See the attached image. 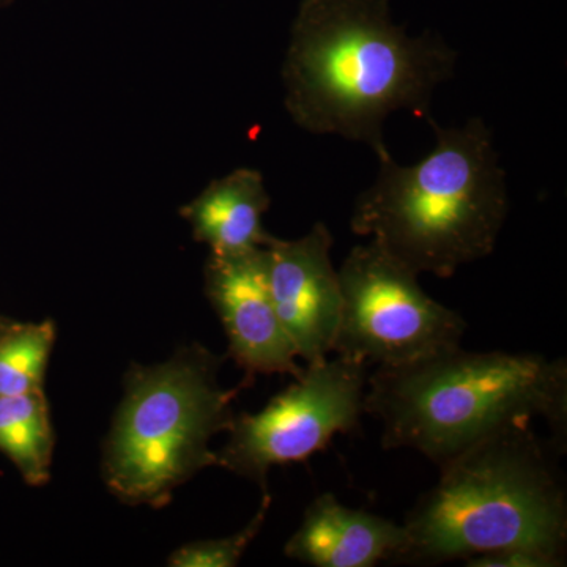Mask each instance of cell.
<instances>
[{"mask_svg":"<svg viewBox=\"0 0 567 567\" xmlns=\"http://www.w3.org/2000/svg\"><path fill=\"white\" fill-rule=\"evenodd\" d=\"M456 61L445 41L394 25L388 0H303L284 63L287 111L306 132L361 142L379 159L386 118L431 121Z\"/></svg>","mask_w":567,"mask_h":567,"instance_id":"1","label":"cell"},{"mask_svg":"<svg viewBox=\"0 0 567 567\" xmlns=\"http://www.w3.org/2000/svg\"><path fill=\"white\" fill-rule=\"evenodd\" d=\"M364 413L382 424L385 450L417 451L442 466L481 440L546 420L565 450L567 363L537 353L447 347L369 374Z\"/></svg>","mask_w":567,"mask_h":567,"instance_id":"2","label":"cell"},{"mask_svg":"<svg viewBox=\"0 0 567 567\" xmlns=\"http://www.w3.org/2000/svg\"><path fill=\"white\" fill-rule=\"evenodd\" d=\"M434 151L402 166L379 158L375 182L354 200L350 227L415 271L451 278L494 252L509 213L506 173L480 117L443 128L427 121Z\"/></svg>","mask_w":567,"mask_h":567,"instance_id":"3","label":"cell"},{"mask_svg":"<svg viewBox=\"0 0 567 567\" xmlns=\"http://www.w3.org/2000/svg\"><path fill=\"white\" fill-rule=\"evenodd\" d=\"M532 423L503 429L440 466L406 514L398 563L440 565L514 546L566 550L567 494L557 457Z\"/></svg>","mask_w":567,"mask_h":567,"instance_id":"4","label":"cell"},{"mask_svg":"<svg viewBox=\"0 0 567 567\" xmlns=\"http://www.w3.org/2000/svg\"><path fill=\"white\" fill-rule=\"evenodd\" d=\"M221 363L193 346L166 363L133 365L104 443L103 477L115 498L163 507L197 473L219 466L210 442L233 425L237 395L219 383Z\"/></svg>","mask_w":567,"mask_h":567,"instance_id":"5","label":"cell"},{"mask_svg":"<svg viewBox=\"0 0 567 567\" xmlns=\"http://www.w3.org/2000/svg\"><path fill=\"white\" fill-rule=\"evenodd\" d=\"M338 271V357L379 368L461 346L464 317L429 297L417 282L420 275L374 240L354 246Z\"/></svg>","mask_w":567,"mask_h":567,"instance_id":"6","label":"cell"},{"mask_svg":"<svg viewBox=\"0 0 567 567\" xmlns=\"http://www.w3.org/2000/svg\"><path fill=\"white\" fill-rule=\"evenodd\" d=\"M369 365L338 357L308 364L292 385L259 413L235 415L219 466L267 492L274 466L320 453L338 434H352L364 413Z\"/></svg>","mask_w":567,"mask_h":567,"instance_id":"7","label":"cell"},{"mask_svg":"<svg viewBox=\"0 0 567 567\" xmlns=\"http://www.w3.org/2000/svg\"><path fill=\"white\" fill-rule=\"evenodd\" d=\"M334 238L319 221L298 240L265 246L268 290L298 360L320 363L333 353L341 319L339 271L331 262Z\"/></svg>","mask_w":567,"mask_h":567,"instance_id":"8","label":"cell"},{"mask_svg":"<svg viewBox=\"0 0 567 567\" xmlns=\"http://www.w3.org/2000/svg\"><path fill=\"white\" fill-rule=\"evenodd\" d=\"M205 292L221 320L229 357L246 375H301L292 342L276 315L267 282L265 248L215 256L205 268Z\"/></svg>","mask_w":567,"mask_h":567,"instance_id":"9","label":"cell"},{"mask_svg":"<svg viewBox=\"0 0 567 567\" xmlns=\"http://www.w3.org/2000/svg\"><path fill=\"white\" fill-rule=\"evenodd\" d=\"M405 547L404 525L341 505L327 492L305 511L284 554L315 567H374L382 561L398 563Z\"/></svg>","mask_w":567,"mask_h":567,"instance_id":"10","label":"cell"},{"mask_svg":"<svg viewBox=\"0 0 567 567\" xmlns=\"http://www.w3.org/2000/svg\"><path fill=\"white\" fill-rule=\"evenodd\" d=\"M270 207L262 175L238 169L210 186L183 210L197 241L210 246L215 256H233L265 248L274 235L262 218Z\"/></svg>","mask_w":567,"mask_h":567,"instance_id":"11","label":"cell"},{"mask_svg":"<svg viewBox=\"0 0 567 567\" xmlns=\"http://www.w3.org/2000/svg\"><path fill=\"white\" fill-rule=\"evenodd\" d=\"M54 445L44 390L0 395V453L29 486H44L50 481Z\"/></svg>","mask_w":567,"mask_h":567,"instance_id":"12","label":"cell"},{"mask_svg":"<svg viewBox=\"0 0 567 567\" xmlns=\"http://www.w3.org/2000/svg\"><path fill=\"white\" fill-rule=\"evenodd\" d=\"M55 344V323L0 319V395L43 390Z\"/></svg>","mask_w":567,"mask_h":567,"instance_id":"13","label":"cell"},{"mask_svg":"<svg viewBox=\"0 0 567 567\" xmlns=\"http://www.w3.org/2000/svg\"><path fill=\"white\" fill-rule=\"evenodd\" d=\"M271 506L270 492H264V499L256 516L241 532L219 539L196 540L174 551L167 565L173 567H235L264 527Z\"/></svg>","mask_w":567,"mask_h":567,"instance_id":"14","label":"cell"},{"mask_svg":"<svg viewBox=\"0 0 567 567\" xmlns=\"http://www.w3.org/2000/svg\"><path fill=\"white\" fill-rule=\"evenodd\" d=\"M565 565L566 550L533 546V544L488 551L465 561V566L470 567H561Z\"/></svg>","mask_w":567,"mask_h":567,"instance_id":"15","label":"cell"}]
</instances>
